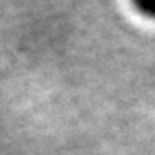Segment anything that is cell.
Listing matches in <instances>:
<instances>
[{"label": "cell", "mask_w": 155, "mask_h": 155, "mask_svg": "<svg viewBox=\"0 0 155 155\" xmlns=\"http://www.w3.org/2000/svg\"><path fill=\"white\" fill-rule=\"evenodd\" d=\"M138 11L141 14H145L147 17H152L155 19V0H133Z\"/></svg>", "instance_id": "obj_1"}]
</instances>
